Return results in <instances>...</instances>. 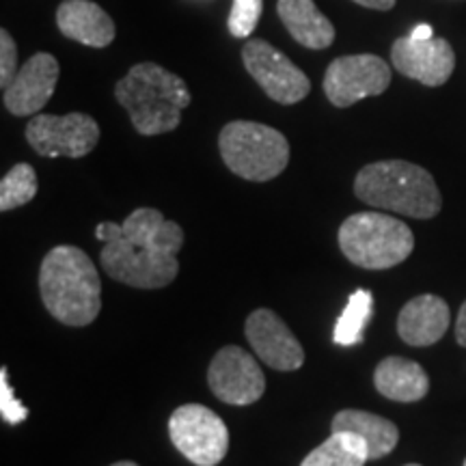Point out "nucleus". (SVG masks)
I'll use <instances>...</instances> for the list:
<instances>
[{
    "mask_svg": "<svg viewBox=\"0 0 466 466\" xmlns=\"http://www.w3.org/2000/svg\"><path fill=\"white\" fill-rule=\"evenodd\" d=\"M100 264L104 272L137 289H160L179 275L177 255L184 247V229L154 208H138L124 223H100Z\"/></svg>",
    "mask_w": 466,
    "mask_h": 466,
    "instance_id": "f257e3e1",
    "label": "nucleus"
},
{
    "mask_svg": "<svg viewBox=\"0 0 466 466\" xmlns=\"http://www.w3.org/2000/svg\"><path fill=\"white\" fill-rule=\"evenodd\" d=\"M44 307L66 326H86L102 311V281L83 248L58 244L39 266Z\"/></svg>",
    "mask_w": 466,
    "mask_h": 466,
    "instance_id": "f03ea898",
    "label": "nucleus"
},
{
    "mask_svg": "<svg viewBox=\"0 0 466 466\" xmlns=\"http://www.w3.org/2000/svg\"><path fill=\"white\" fill-rule=\"evenodd\" d=\"M115 97L143 137L173 132L190 106V91L177 74L158 63H138L115 85Z\"/></svg>",
    "mask_w": 466,
    "mask_h": 466,
    "instance_id": "7ed1b4c3",
    "label": "nucleus"
},
{
    "mask_svg": "<svg viewBox=\"0 0 466 466\" xmlns=\"http://www.w3.org/2000/svg\"><path fill=\"white\" fill-rule=\"evenodd\" d=\"M354 195L371 208L410 218H434L442 197L432 173L406 160H380L363 167L354 179Z\"/></svg>",
    "mask_w": 466,
    "mask_h": 466,
    "instance_id": "20e7f679",
    "label": "nucleus"
},
{
    "mask_svg": "<svg viewBox=\"0 0 466 466\" xmlns=\"http://www.w3.org/2000/svg\"><path fill=\"white\" fill-rule=\"evenodd\" d=\"M341 253L365 270H387L410 258L415 236L400 218L380 212H359L343 220L337 233Z\"/></svg>",
    "mask_w": 466,
    "mask_h": 466,
    "instance_id": "39448f33",
    "label": "nucleus"
},
{
    "mask_svg": "<svg viewBox=\"0 0 466 466\" xmlns=\"http://www.w3.org/2000/svg\"><path fill=\"white\" fill-rule=\"evenodd\" d=\"M220 158L248 182H270L289 165V143L277 127L258 121H229L218 134Z\"/></svg>",
    "mask_w": 466,
    "mask_h": 466,
    "instance_id": "423d86ee",
    "label": "nucleus"
},
{
    "mask_svg": "<svg viewBox=\"0 0 466 466\" xmlns=\"http://www.w3.org/2000/svg\"><path fill=\"white\" fill-rule=\"evenodd\" d=\"M175 450L197 466H217L229 451V430L217 412L201 404H184L168 419Z\"/></svg>",
    "mask_w": 466,
    "mask_h": 466,
    "instance_id": "0eeeda50",
    "label": "nucleus"
},
{
    "mask_svg": "<svg viewBox=\"0 0 466 466\" xmlns=\"http://www.w3.org/2000/svg\"><path fill=\"white\" fill-rule=\"evenodd\" d=\"M26 143L44 158H83L100 143V126L91 115H35L26 124Z\"/></svg>",
    "mask_w": 466,
    "mask_h": 466,
    "instance_id": "6e6552de",
    "label": "nucleus"
},
{
    "mask_svg": "<svg viewBox=\"0 0 466 466\" xmlns=\"http://www.w3.org/2000/svg\"><path fill=\"white\" fill-rule=\"evenodd\" d=\"M242 63L250 78L277 104L291 106L305 100L311 91V80L307 74L264 39H248L244 44Z\"/></svg>",
    "mask_w": 466,
    "mask_h": 466,
    "instance_id": "1a4fd4ad",
    "label": "nucleus"
},
{
    "mask_svg": "<svg viewBox=\"0 0 466 466\" xmlns=\"http://www.w3.org/2000/svg\"><path fill=\"white\" fill-rule=\"evenodd\" d=\"M389 85L391 67L376 55L339 56L324 74V93L337 108H348L365 97L382 96Z\"/></svg>",
    "mask_w": 466,
    "mask_h": 466,
    "instance_id": "9d476101",
    "label": "nucleus"
},
{
    "mask_svg": "<svg viewBox=\"0 0 466 466\" xmlns=\"http://www.w3.org/2000/svg\"><path fill=\"white\" fill-rule=\"evenodd\" d=\"M209 391L220 401L233 406H248L261 400L266 391V376L247 350L225 346L214 354L208 370Z\"/></svg>",
    "mask_w": 466,
    "mask_h": 466,
    "instance_id": "9b49d317",
    "label": "nucleus"
},
{
    "mask_svg": "<svg viewBox=\"0 0 466 466\" xmlns=\"http://www.w3.org/2000/svg\"><path fill=\"white\" fill-rule=\"evenodd\" d=\"M391 63L401 76L425 86H441L456 69V52L442 37L415 39L410 35L393 42Z\"/></svg>",
    "mask_w": 466,
    "mask_h": 466,
    "instance_id": "f8f14e48",
    "label": "nucleus"
},
{
    "mask_svg": "<svg viewBox=\"0 0 466 466\" xmlns=\"http://www.w3.org/2000/svg\"><path fill=\"white\" fill-rule=\"evenodd\" d=\"M244 333L250 348L259 360L277 371H296L305 363V350L283 322L270 309H258L247 318Z\"/></svg>",
    "mask_w": 466,
    "mask_h": 466,
    "instance_id": "ddd939ff",
    "label": "nucleus"
},
{
    "mask_svg": "<svg viewBox=\"0 0 466 466\" xmlns=\"http://www.w3.org/2000/svg\"><path fill=\"white\" fill-rule=\"evenodd\" d=\"M58 74H61V67H58L56 56L48 52L33 55L17 69L7 89H3L5 108L15 116L39 115V110L55 96Z\"/></svg>",
    "mask_w": 466,
    "mask_h": 466,
    "instance_id": "4468645a",
    "label": "nucleus"
},
{
    "mask_svg": "<svg viewBox=\"0 0 466 466\" xmlns=\"http://www.w3.org/2000/svg\"><path fill=\"white\" fill-rule=\"evenodd\" d=\"M450 305L434 294L408 300L398 316V333L408 346L425 348L441 341L450 329Z\"/></svg>",
    "mask_w": 466,
    "mask_h": 466,
    "instance_id": "2eb2a0df",
    "label": "nucleus"
},
{
    "mask_svg": "<svg viewBox=\"0 0 466 466\" xmlns=\"http://www.w3.org/2000/svg\"><path fill=\"white\" fill-rule=\"evenodd\" d=\"M56 26L63 37L89 48H106L116 35L113 17L93 0H63L56 9Z\"/></svg>",
    "mask_w": 466,
    "mask_h": 466,
    "instance_id": "dca6fc26",
    "label": "nucleus"
},
{
    "mask_svg": "<svg viewBox=\"0 0 466 466\" xmlns=\"http://www.w3.org/2000/svg\"><path fill=\"white\" fill-rule=\"evenodd\" d=\"M277 14L302 48L326 50L335 42V26L313 0H279Z\"/></svg>",
    "mask_w": 466,
    "mask_h": 466,
    "instance_id": "f3484780",
    "label": "nucleus"
},
{
    "mask_svg": "<svg viewBox=\"0 0 466 466\" xmlns=\"http://www.w3.org/2000/svg\"><path fill=\"white\" fill-rule=\"evenodd\" d=\"M374 387L382 398L412 404V401L423 400L428 395L430 378L417 360L387 357L376 367Z\"/></svg>",
    "mask_w": 466,
    "mask_h": 466,
    "instance_id": "a211bd4d",
    "label": "nucleus"
},
{
    "mask_svg": "<svg viewBox=\"0 0 466 466\" xmlns=\"http://www.w3.org/2000/svg\"><path fill=\"white\" fill-rule=\"evenodd\" d=\"M330 430L333 432H350L359 436L367 445L370 460H380L389 456L398 447L400 441V430L393 421H389V419L380 415H374V412L354 410V408L337 412L333 417V423H330Z\"/></svg>",
    "mask_w": 466,
    "mask_h": 466,
    "instance_id": "6ab92c4d",
    "label": "nucleus"
},
{
    "mask_svg": "<svg viewBox=\"0 0 466 466\" xmlns=\"http://www.w3.org/2000/svg\"><path fill=\"white\" fill-rule=\"evenodd\" d=\"M367 460H370V451L359 436L333 432L302 460L300 466H365Z\"/></svg>",
    "mask_w": 466,
    "mask_h": 466,
    "instance_id": "aec40b11",
    "label": "nucleus"
},
{
    "mask_svg": "<svg viewBox=\"0 0 466 466\" xmlns=\"http://www.w3.org/2000/svg\"><path fill=\"white\" fill-rule=\"evenodd\" d=\"M374 316V294L370 289H357L348 299L346 309L341 311L335 324L333 339L339 346H359L363 343L365 326Z\"/></svg>",
    "mask_w": 466,
    "mask_h": 466,
    "instance_id": "412c9836",
    "label": "nucleus"
},
{
    "mask_svg": "<svg viewBox=\"0 0 466 466\" xmlns=\"http://www.w3.org/2000/svg\"><path fill=\"white\" fill-rule=\"evenodd\" d=\"M37 173L28 162H17L0 182V212L26 206L37 195Z\"/></svg>",
    "mask_w": 466,
    "mask_h": 466,
    "instance_id": "4be33fe9",
    "label": "nucleus"
},
{
    "mask_svg": "<svg viewBox=\"0 0 466 466\" xmlns=\"http://www.w3.org/2000/svg\"><path fill=\"white\" fill-rule=\"evenodd\" d=\"M261 11H264V0H233L229 20H227V26H229L233 37H250L255 28H258Z\"/></svg>",
    "mask_w": 466,
    "mask_h": 466,
    "instance_id": "5701e85b",
    "label": "nucleus"
},
{
    "mask_svg": "<svg viewBox=\"0 0 466 466\" xmlns=\"http://www.w3.org/2000/svg\"><path fill=\"white\" fill-rule=\"evenodd\" d=\"M0 415L9 425L22 423L28 417V408L20 404V400L14 395V389H11L7 367L0 370Z\"/></svg>",
    "mask_w": 466,
    "mask_h": 466,
    "instance_id": "b1692460",
    "label": "nucleus"
},
{
    "mask_svg": "<svg viewBox=\"0 0 466 466\" xmlns=\"http://www.w3.org/2000/svg\"><path fill=\"white\" fill-rule=\"evenodd\" d=\"M17 46L7 28L0 31V86L7 89L17 74Z\"/></svg>",
    "mask_w": 466,
    "mask_h": 466,
    "instance_id": "393cba45",
    "label": "nucleus"
},
{
    "mask_svg": "<svg viewBox=\"0 0 466 466\" xmlns=\"http://www.w3.org/2000/svg\"><path fill=\"white\" fill-rule=\"evenodd\" d=\"M456 341L462 348H466V300H464V305L460 307V313L456 319Z\"/></svg>",
    "mask_w": 466,
    "mask_h": 466,
    "instance_id": "a878e982",
    "label": "nucleus"
},
{
    "mask_svg": "<svg viewBox=\"0 0 466 466\" xmlns=\"http://www.w3.org/2000/svg\"><path fill=\"white\" fill-rule=\"evenodd\" d=\"M354 3L360 5V7L367 9H376V11H391L398 0H354Z\"/></svg>",
    "mask_w": 466,
    "mask_h": 466,
    "instance_id": "bb28decb",
    "label": "nucleus"
},
{
    "mask_svg": "<svg viewBox=\"0 0 466 466\" xmlns=\"http://www.w3.org/2000/svg\"><path fill=\"white\" fill-rule=\"evenodd\" d=\"M410 37H415V39H432L434 37V31H432V26H430V25H419V26L412 28Z\"/></svg>",
    "mask_w": 466,
    "mask_h": 466,
    "instance_id": "cd10ccee",
    "label": "nucleus"
},
{
    "mask_svg": "<svg viewBox=\"0 0 466 466\" xmlns=\"http://www.w3.org/2000/svg\"><path fill=\"white\" fill-rule=\"evenodd\" d=\"M110 466H138L137 462H127V460H124V462H115V464H110Z\"/></svg>",
    "mask_w": 466,
    "mask_h": 466,
    "instance_id": "c85d7f7f",
    "label": "nucleus"
},
{
    "mask_svg": "<svg viewBox=\"0 0 466 466\" xmlns=\"http://www.w3.org/2000/svg\"><path fill=\"white\" fill-rule=\"evenodd\" d=\"M406 466H421V464H406Z\"/></svg>",
    "mask_w": 466,
    "mask_h": 466,
    "instance_id": "c756f323",
    "label": "nucleus"
},
{
    "mask_svg": "<svg viewBox=\"0 0 466 466\" xmlns=\"http://www.w3.org/2000/svg\"><path fill=\"white\" fill-rule=\"evenodd\" d=\"M464 466H466V460H464Z\"/></svg>",
    "mask_w": 466,
    "mask_h": 466,
    "instance_id": "7c9ffc66",
    "label": "nucleus"
}]
</instances>
